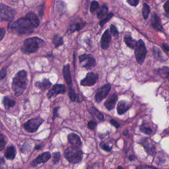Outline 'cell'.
Masks as SVG:
<instances>
[{
	"label": "cell",
	"instance_id": "cell-47",
	"mask_svg": "<svg viewBox=\"0 0 169 169\" xmlns=\"http://www.w3.org/2000/svg\"><path fill=\"white\" fill-rule=\"evenodd\" d=\"M118 169H124V168H123L122 167H118Z\"/></svg>",
	"mask_w": 169,
	"mask_h": 169
},
{
	"label": "cell",
	"instance_id": "cell-24",
	"mask_svg": "<svg viewBox=\"0 0 169 169\" xmlns=\"http://www.w3.org/2000/svg\"><path fill=\"white\" fill-rule=\"evenodd\" d=\"M89 112L92 116L96 117V118H98L99 120H104V115H103L96 108H95V107L91 108L90 109H89Z\"/></svg>",
	"mask_w": 169,
	"mask_h": 169
},
{
	"label": "cell",
	"instance_id": "cell-25",
	"mask_svg": "<svg viewBox=\"0 0 169 169\" xmlns=\"http://www.w3.org/2000/svg\"><path fill=\"white\" fill-rule=\"evenodd\" d=\"M52 42L56 48H58L59 46L63 45V44H64L63 37L61 36L60 35H59V34H54L53 39H52Z\"/></svg>",
	"mask_w": 169,
	"mask_h": 169
},
{
	"label": "cell",
	"instance_id": "cell-18",
	"mask_svg": "<svg viewBox=\"0 0 169 169\" xmlns=\"http://www.w3.org/2000/svg\"><path fill=\"white\" fill-rule=\"evenodd\" d=\"M151 24H152V26L155 30L158 31H162L163 27H162L159 17H158L156 13H154L152 15V17H151Z\"/></svg>",
	"mask_w": 169,
	"mask_h": 169
},
{
	"label": "cell",
	"instance_id": "cell-20",
	"mask_svg": "<svg viewBox=\"0 0 169 169\" xmlns=\"http://www.w3.org/2000/svg\"><path fill=\"white\" fill-rule=\"evenodd\" d=\"M52 85V83L49 81V79L44 78L42 81H36L35 83V86L38 88L40 89V90H46V89H49Z\"/></svg>",
	"mask_w": 169,
	"mask_h": 169
},
{
	"label": "cell",
	"instance_id": "cell-2",
	"mask_svg": "<svg viewBox=\"0 0 169 169\" xmlns=\"http://www.w3.org/2000/svg\"><path fill=\"white\" fill-rule=\"evenodd\" d=\"M28 84V77L25 70H20L13 79L12 89L16 96L21 95Z\"/></svg>",
	"mask_w": 169,
	"mask_h": 169
},
{
	"label": "cell",
	"instance_id": "cell-15",
	"mask_svg": "<svg viewBox=\"0 0 169 169\" xmlns=\"http://www.w3.org/2000/svg\"><path fill=\"white\" fill-rule=\"evenodd\" d=\"M131 106V103L127 102L126 101H121L118 102L117 106V111L118 114L122 115L126 113L129 110Z\"/></svg>",
	"mask_w": 169,
	"mask_h": 169
},
{
	"label": "cell",
	"instance_id": "cell-37",
	"mask_svg": "<svg viewBox=\"0 0 169 169\" xmlns=\"http://www.w3.org/2000/svg\"><path fill=\"white\" fill-rule=\"evenodd\" d=\"M100 146H101V147L102 148L103 150L107 151V152H108V151H110L112 149V147H110L108 145L106 144L105 143H101V145H100Z\"/></svg>",
	"mask_w": 169,
	"mask_h": 169
},
{
	"label": "cell",
	"instance_id": "cell-14",
	"mask_svg": "<svg viewBox=\"0 0 169 169\" xmlns=\"http://www.w3.org/2000/svg\"><path fill=\"white\" fill-rule=\"evenodd\" d=\"M111 42V35H110L108 30H106L105 32L103 33L101 38V48L103 50L108 49Z\"/></svg>",
	"mask_w": 169,
	"mask_h": 169
},
{
	"label": "cell",
	"instance_id": "cell-29",
	"mask_svg": "<svg viewBox=\"0 0 169 169\" xmlns=\"http://www.w3.org/2000/svg\"><path fill=\"white\" fill-rule=\"evenodd\" d=\"M99 9V4L98 2L92 1L90 7V11L91 13H94Z\"/></svg>",
	"mask_w": 169,
	"mask_h": 169
},
{
	"label": "cell",
	"instance_id": "cell-21",
	"mask_svg": "<svg viewBox=\"0 0 169 169\" xmlns=\"http://www.w3.org/2000/svg\"><path fill=\"white\" fill-rule=\"evenodd\" d=\"M16 155V149L14 147L11 146L9 147L7 149L5 153V157L9 160H13L14 159Z\"/></svg>",
	"mask_w": 169,
	"mask_h": 169
},
{
	"label": "cell",
	"instance_id": "cell-39",
	"mask_svg": "<svg viewBox=\"0 0 169 169\" xmlns=\"http://www.w3.org/2000/svg\"><path fill=\"white\" fill-rule=\"evenodd\" d=\"M127 2L132 6H137L139 3V0H127Z\"/></svg>",
	"mask_w": 169,
	"mask_h": 169
},
{
	"label": "cell",
	"instance_id": "cell-7",
	"mask_svg": "<svg viewBox=\"0 0 169 169\" xmlns=\"http://www.w3.org/2000/svg\"><path fill=\"white\" fill-rule=\"evenodd\" d=\"M43 122V120L40 117H37L35 118H33L28 122L24 124L23 127L26 131L30 133L35 132L39 129V127Z\"/></svg>",
	"mask_w": 169,
	"mask_h": 169
},
{
	"label": "cell",
	"instance_id": "cell-26",
	"mask_svg": "<svg viewBox=\"0 0 169 169\" xmlns=\"http://www.w3.org/2000/svg\"><path fill=\"white\" fill-rule=\"evenodd\" d=\"M124 42L126 44V45L130 48H136L137 46V42L135 40H133L131 36H125L124 38Z\"/></svg>",
	"mask_w": 169,
	"mask_h": 169
},
{
	"label": "cell",
	"instance_id": "cell-32",
	"mask_svg": "<svg viewBox=\"0 0 169 169\" xmlns=\"http://www.w3.org/2000/svg\"><path fill=\"white\" fill-rule=\"evenodd\" d=\"M6 144V141L5 139V137L2 134L0 133V151H2L5 148Z\"/></svg>",
	"mask_w": 169,
	"mask_h": 169
},
{
	"label": "cell",
	"instance_id": "cell-43",
	"mask_svg": "<svg viewBox=\"0 0 169 169\" xmlns=\"http://www.w3.org/2000/svg\"><path fill=\"white\" fill-rule=\"evenodd\" d=\"M59 107H57L54 109V116H53V120H54L55 118H56L58 116V110L59 109Z\"/></svg>",
	"mask_w": 169,
	"mask_h": 169
},
{
	"label": "cell",
	"instance_id": "cell-8",
	"mask_svg": "<svg viewBox=\"0 0 169 169\" xmlns=\"http://www.w3.org/2000/svg\"><path fill=\"white\" fill-rule=\"evenodd\" d=\"M79 60L81 66L87 70H90L96 65L95 58L91 54H82L79 56Z\"/></svg>",
	"mask_w": 169,
	"mask_h": 169
},
{
	"label": "cell",
	"instance_id": "cell-13",
	"mask_svg": "<svg viewBox=\"0 0 169 169\" xmlns=\"http://www.w3.org/2000/svg\"><path fill=\"white\" fill-rule=\"evenodd\" d=\"M50 157L51 155L49 152L43 153L42 155H40V156L38 157L35 160H34L32 163H31V167H36V165L39 164L46 163V162H47L50 159Z\"/></svg>",
	"mask_w": 169,
	"mask_h": 169
},
{
	"label": "cell",
	"instance_id": "cell-46",
	"mask_svg": "<svg viewBox=\"0 0 169 169\" xmlns=\"http://www.w3.org/2000/svg\"><path fill=\"white\" fill-rule=\"evenodd\" d=\"M134 159H135V157H134L133 156L130 157V161H133Z\"/></svg>",
	"mask_w": 169,
	"mask_h": 169
},
{
	"label": "cell",
	"instance_id": "cell-34",
	"mask_svg": "<svg viewBox=\"0 0 169 169\" xmlns=\"http://www.w3.org/2000/svg\"><path fill=\"white\" fill-rule=\"evenodd\" d=\"M60 157H61V155L59 152H56V153H54L53 154V159L52 161L54 164H56L58 163V162L60 161Z\"/></svg>",
	"mask_w": 169,
	"mask_h": 169
},
{
	"label": "cell",
	"instance_id": "cell-10",
	"mask_svg": "<svg viewBox=\"0 0 169 169\" xmlns=\"http://www.w3.org/2000/svg\"><path fill=\"white\" fill-rule=\"evenodd\" d=\"M98 80V74L93 73V72H89V73L86 75L85 77L81 81V85L82 86H84V87H86V86L91 87V86L95 85Z\"/></svg>",
	"mask_w": 169,
	"mask_h": 169
},
{
	"label": "cell",
	"instance_id": "cell-23",
	"mask_svg": "<svg viewBox=\"0 0 169 169\" xmlns=\"http://www.w3.org/2000/svg\"><path fill=\"white\" fill-rule=\"evenodd\" d=\"M108 15V8L106 5H103L97 12V17L98 19H102V18L105 16Z\"/></svg>",
	"mask_w": 169,
	"mask_h": 169
},
{
	"label": "cell",
	"instance_id": "cell-30",
	"mask_svg": "<svg viewBox=\"0 0 169 169\" xmlns=\"http://www.w3.org/2000/svg\"><path fill=\"white\" fill-rule=\"evenodd\" d=\"M69 96L72 101H75L77 99V95L75 94L74 88L72 87H69Z\"/></svg>",
	"mask_w": 169,
	"mask_h": 169
},
{
	"label": "cell",
	"instance_id": "cell-31",
	"mask_svg": "<svg viewBox=\"0 0 169 169\" xmlns=\"http://www.w3.org/2000/svg\"><path fill=\"white\" fill-rule=\"evenodd\" d=\"M112 17H113V13H108V15L107 16H106V17H105V19H102V20H100L99 25H101V27L104 26V25H105V24L108 21V20H110V19H111Z\"/></svg>",
	"mask_w": 169,
	"mask_h": 169
},
{
	"label": "cell",
	"instance_id": "cell-11",
	"mask_svg": "<svg viewBox=\"0 0 169 169\" xmlns=\"http://www.w3.org/2000/svg\"><path fill=\"white\" fill-rule=\"evenodd\" d=\"M86 25V23L81 18H76L74 19L71 22L70 27L68 29V32L73 33L75 31H79L81 30Z\"/></svg>",
	"mask_w": 169,
	"mask_h": 169
},
{
	"label": "cell",
	"instance_id": "cell-40",
	"mask_svg": "<svg viewBox=\"0 0 169 169\" xmlns=\"http://www.w3.org/2000/svg\"><path fill=\"white\" fill-rule=\"evenodd\" d=\"M6 33V31L4 29L0 28V41H1L5 36V34Z\"/></svg>",
	"mask_w": 169,
	"mask_h": 169
},
{
	"label": "cell",
	"instance_id": "cell-36",
	"mask_svg": "<svg viewBox=\"0 0 169 169\" xmlns=\"http://www.w3.org/2000/svg\"><path fill=\"white\" fill-rule=\"evenodd\" d=\"M7 73H8V71H7V67H5L2 69V70L0 71V80H2V79H4L6 77Z\"/></svg>",
	"mask_w": 169,
	"mask_h": 169
},
{
	"label": "cell",
	"instance_id": "cell-49",
	"mask_svg": "<svg viewBox=\"0 0 169 169\" xmlns=\"http://www.w3.org/2000/svg\"><path fill=\"white\" fill-rule=\"evenodd\" d=\"M167 79H168V81H169V77H167Z\"/></svg>",
	"mask_w": 169,
	"mask_h": 169
},
{
	"label": "cell",
	"instance_id": "cell-16",
	"mask_svg": "<svg viewBox=\"0 0 169 169\" xmlns=\"http://www.w3.org/2000/svg\"><path fill=\"white\" fill-rule=\"evenodd\" d=\"M63 75L65 82L69 85V87H71L72 84V79L70 71V65L67 64L64 66L63 68Z\"/></svg>",
	"mask_w": 169,
	"mask_h": 169
},
{
	"label": "cell",
	"instance_id": "cell-4",
	"mask_svg": "<svg viewBox=\"0 0 169 169\" xmlns=\"http://www.w3.org/2000/svg\"><path fill=\"white\" fill-rule=\"evenodd\" d=\"M64 156L70 163H78L82 160L83 151L78 147H70L65 150Z\"/></svg>",
	"mask_w": 169,
	"mask_h": 169
},
{
	"label": "cell",
	"instance_id": "cell-35",
	"mask_svg": "<svg viewBox=\"0 0 169 169\" xmlns=\"http://www.w3.org/2000/svg\"><path fill=\"white\" fill-rule=\"evenodd\" d=\"M110 32H111V34L114 37L118 36V34H119L118 31V30H117L116 27L114 25H110Z\"/></svg>",
	"mask_w": 169,
	"mask_h": 169
},
{
	"label": "cell",
	"instance_id": "cell-28",
	"mask_svg": "<svg viewBox=\"0 0 169 169\" xmlns=\"http://www.w3.org/2000/svg\"><path fill=\"white\" fill-rule=\"evenodd\" d=\"M142 13H143V16L144 17V19L147 20L148 19V17H149V15L150 13V8L149 5L146 4V3H145V4L143 5Z\"/></svg>",
	"mask_w": 169,
	"mask_h": 169
},
{
	"label": "cell",
	"instance_id": "cell-5",
	"mask_svg": "<svg viewBox=\"0 0 169 169\" xmlns=\"http://www.w3.org/2000/svg\"><path fill=\"white\" fill-rule=\"evenodd\" d=\"M16 11L14 9L7 5L0 4V19L5 21H11L14 18Z\"/></svg>",
	"mask_w": 169,
	"mask_h": 169
},
{
	"label": "cell",
	"instance_id": "cell-17",
	"mask_svg": "<svg viewBox=\"0 0 169 169\" xmlns=\"http://www.w3.org/2000/svg\"><path fill=\"white\" fill-rule=\"evenodd\" d=\"M118 100V96L116 94H113L110 98L106 100L105 102V106L106 108L108 110H112L116 106V103Z\"/></svg>",
	"mask_w": 169,
	"mask_h": 169
},
{
	"label": "cell",
	"instance_id": "cell-33",
	"mask_svg": "<svg viewBox=\"0 0 169 169\" xmlns=\"http://www.w3.org/2000/svg\"><path fill=\"white\" fill-rule=\"evenodd\" d=\"M140 130L141 132H143L144 133L146 134H148V135H150V134L152 133V130H151L150 127H146L144 126H141L140 127Z\"/></svg>",
	"mask_w": 169,
	"mask_h": 169
},
{
	"label": "cell",
	"instance_id": "cell-44",
	"mask_svg": "<svg viewBox=\"0 0 169 169\" xmlns=\"http://www.w3.org/2000/svg\"><path fill=\"white\" fill-rule=\"evenodd\" d=\"M162 46H163V48L164 50H166L167 52L169 51V46L168 44H167L166 43H163L162 44Z\"/></svg>",
	"mask_w": 169,
	"mask_h": 169
},
{
	"label": "cell",
	"instance_id": "cell-22",
	"mask_svg": "<svg viewBox=\"0 0 169 169\" xmlns=\"http://www.w3.org/2000/svg\"><path fill=\"white\" fill-rule=\"evenodd\" d=\"M3 103L5 108L7 110H9L15 106V101L14 100H13L10 97H9V96H5V97L3 98Z\"/></svg>",
	"mask_w": 169,
	"mask_h": 169
},
{
	"label": "cell",
	"instance_id": "cell-38",
	"mask_svg": "<svg viewBox=\"0 0 169 169\" xmlns=\"http://www.w3.org/2000/svg\"><path fill=\"white\" fill-rule=\"evenodd\" d=\"M96 126V123L94 121H90L88 123V127L90 130H94Z\"/></svg>",
	"mask_w": 169,
	"mask_h": 169
},
{
	"label": "cell",
	"instance_id": "cell-48",
	"mask_svg": "<svg viewBox=\"0 0 169 169\" xmlns=\"http://www.w3.org/2000/svg\"><path fill=\"white\" fill-rule=\"evenodd\" d=\"M87 169H91V168H90V167H88V168H87Z\"/></svg>",
	"mask_w": 169,
	"mask_h": 169
},
{
	"label": "cell",
	"instance_id": "cell-42",
	"mask_svg": "<svg viewBox=\"0 0 169 169\" xmlns=\"http://www.w3.org/2000/svg\"><path fill=\"white\" fill-rule=\"evenodd\" d=\"M164 9L166 13H169V1H167L164 5Z\"/></svg>",
	"mask_w": 169,
	"mask_h": 169
},
{
	"label": "cell",
	"instance_id": "cell-45",
	"mask_svg": "<svg viewBox=\"0 0 169 169\" xmlns=\"http://www.w3.org/2000/svg\"><path fill=\"white\" fill-rule=\"evenodd\" d=\"M40 9H42L41 11H39V15L40 16V17L42 16V14H43V12H44V5H42V8H40ZM40 10V9H39Z\"/></svg>",
	"mask_w": 169,
	"mask_h": 169
},
{
	"label": "cell",
	"instance_id": "cell-12",
	"mask_svg": "<svg viewBox=\"0 0 169 169\" xmlns=\"http://www.w3.org/2000/svg\"><path fill=\"white\" fill-rule=\"evenodd\" d=\"M65 91H66V89H65L64 85L56 84L48 91L47 93V96L48 99H51L59 94H64Z\"/></svg>",
	"mask_w": 169,
	"mask_h": 169
},
{
	"label": "cell",
	"instance_id": "cell-3",
	"mask_svg": "<svg viewBox=\"0 0 169 169\" xmlns=\"http://www.w3.org/2000/svg\"><path fill=\"white\" fill-rule=\"evenodd\" d=\"M42 43H44L43 40L39 37L29 38L24 41L21 51L25 54L34 53L39 49L40 45Z\"/></svg>",
	"mask_w": 169,
	"mask_h": 169
},
{
	"label": "cell",
	"instance_id": "cell-6",
	"mask_svg": "<svg viewBox=\"0 0 169 169\" xmlns=\"http://www.w3.org/2000/svg\"><path fill=\"white\" fill-rule=\"evenodd\" d=\"M147 54V50L145 43L142 40H139L137 44V46L135 50V55L136 61L139 64H142L145 59H146Z\"/></svg>",
	"mask_w": 169,
	"mask_h": 169
},
{
	"label": "cell",
	"instance_id": "cell-9",
	"mask_svg": "<svg viewBox=\"0 0 169 169\" xmlns=\"http://www.w3.org/2000/svg\"><path fill=\"white\" fill-rule=\"evenodd\" d=\"M111 90V85L106 84L103 87L99 89L96 92L95 96V101L96 102H101L103 99L106 98L109 94V92Z\"/></svg>",
	"mask_w": 169,
	"mask_h": 169
},
{
	"label": "cell",
	"instance_id": "cell-41",
	"mask_svg": "<svg viewBox=\"0 0 169 169\" xmlns=\"http://www.w3.org/2000/svg\"><path fill=\"white\" fill-rule=\"evenodd\" d=\"M110 124H112V126H114L115 127H116V128H118V127H120L119 123L118 122H116V120H111L110 121Z\"/></svg>",
	"mask_w": 169,
	"mask_h": 169
},
{
	"label": "cell",
	"instance_id": "cell-19",
	"mask_svg": "<svg viewBox=\"0 0 169 169\" xmlns=\"http://www.w3.org/2000/svg\"><path fill=\"white\" fill-rule=\"evenodd\" d=\"M68 140L70 141V143L73 145V146L79 148L82 146L81 141L77 135L75 133H70L68 136Z\"/></svg>",
	"mask_w": 169,
	"mask_h": 169
},
{
	"label": "cell",
	"instance_id": "cell-1",
	"mask_svg": "<svg viewBox=\"0 0 169 169\" xmlns=\"http://www.w3.org/2000/svg\"><path fill=\"white\" fill-rule=\"evenodd\" d=\"M40 20L39 17L33 12L27 13L25 17H21L9 25V28L12 32L18 34H28L32 33L34 29L39 27Z\"/></svg>",
	"mask_w": 169,
	"mask_h": 169
},
{
	"label": "cell",
	"instance_id": "cell-27",
	"mask_svg": "<svg viewBox=\"0 0 169 169\" xmlns=\"http://www.w3.org/2000/svg\"><path fill=\"white\" fill-rule=\"evenodd\" d=\"M158 74H160L161 75L163 76L164 77H169V67H163L159 68L158 70Z\"/></svg>",
	"mask_w": 169,
	"mask_h": 169
}]
</instances>
